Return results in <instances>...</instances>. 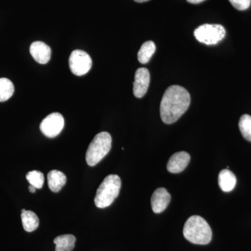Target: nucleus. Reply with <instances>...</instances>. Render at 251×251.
<instances>
[{
	"instance_id": "1",
	"label": "nucleus",
	"mask_w": 251,
	"mask_h": 251,
	"mask_svg": "<svg viewBox=\"0 0 251 251\" xmlns=\"http://www.w3.org/2000/svg\"><path fill=\"white\" fill-rule=\"evenodd\" d=\"M191 96L184 87L172 85L163 94L160 106L162 121L171 125L177 121L189 108Z\"/></svg>"
},
{
	"instance_id": "2",
	"label": "nucleus",
	"mask_w": 251,
	"mask_h": 251,
	"mask_svg": "<svg viewBox=\"0 0 251 251\" xmlns=\"http://www.w3.org/2000/svg\"><path fill=\"white\" fill-rule=\"evenodd\" d=\"M183 234L192 244L206 245L211 242L212 231L205 220L199 216H193L186 221Z\"/></svg>"
},
{
	"instance_id": "3",
	"label": "nucleus",
	"mask_w": 251,
	"mask_h": 251,
	"mask_svg": "<svg viewBox=\"0 0 251 251\" xmlns=\"http://www.w3.org/2000/svg\"><path fill=\"white\" fill-rule=\"evenodd\" d=\"M121 186V179L118 175H110L107 176L97 189L94 198L96 206L103 209L111 205L118 197Z\"/></svg>"
},
{
	"instance_id": "4",
	"label": "nucleus",
	"mask_w": 251,
	"mask_h": 251,
	"mask_svg": "<svg viewBox=\"0 0 251 251\" xmlns=\"http://www.w3.org/2000/svg\"><path fill=\"white\" fill-rule=\"evenodd\" d=\"M112 148L111 135L108 132H101L94 137L86 153V161L90 166H94L106 156Z\"/></svg>"
},
{
	"instance_id": "5",
	"label": "nucleus",
	"mask_w": 251,
	"mask_h": 251,
	"mask_svg": "<svg viewBox=\"0 0 251 251\" xmlns=\"http://www.w3.org/2000/svg\"><path fill=\"white\" fill-rule=\"evenodd\" d=\"M224 26L218 24H204L194 31V36L198 41L206 45H216L226 36Z\"/></svg>"
},
{
	"instance_id": "6",
	"label": "nucleus",
	"mask_w": 251,
	"mask_h": 251,
	"mask_svg": "<svg viewBox=\"0 0 251 251\" xmlns=\"http://www.w3.org/2000/svg\"><path fill=\"white\" fill-rule=\"evenodd\" d=\"M92 60L87 52L80 50L73 51L69 57V67L74 75L82 76L90 72Z\"/></svg>"
},
{
	"instance_id": "7",
	"label": "nucleus",
	"mask_w": 251,
	"mask_h": 251,
	"mask_svg": "<svg viewBox=\"0 0 251 251\" xmlns=\"http://www.w3.org/2000/svg\"><path fill=\"white\" fill-rule=\"evenodd\" d=\"M64 126V117L59 112H53L41 122L40 130L48 138H53L62 132Z\"/></svg>"
},
{
	"instance_id": "8",
	"label": "nucleus",
	"mask_w": 251,
	"mask_h": 251,
	"mask_svg": "<svg viewBox=\"0 0 251 251\" xmlns=\"http://www.w3.org/2000/svg\"><path fill=\"white\" fill-rule=\"evenodd\" d=\"M150 82V74L146 68H140L135 74L133 94L137 98H143L148 92Z\"/></svg>"
},
{
	"instance_id": "9",
	"label": "nucleus",
	"mask_w": 251,
	"mask_h": 251,
	"mask_svg": "<svg viewBox=\"0 0 251 251\" xmlns=\"http://www.w3.org/2000/svg\"><path fill=\"white\" fill-rule=\"evenodd\" d=\"M171 196L164 188H157L151 198V207L153 212L160 214L168 207L171 202Z\"/></svg>"
},
{
	"instance_id": "10",
	"label": "nucleus",
	"mask_w": 251,
	"mask_h": 251,
	"mask_svg": "<svg viewBox=\"0 0 251 251\" xmlns=\"http://www.w3.org/2000/svg\"><path fill=\"white\" fill-rule=\"evenodd\" d=\"M29 52L34 60L39 64H47L50 59V48L42 41L32 43L29 48Z\"/></svg>"
},
{
	"instance_id": "11",
	"label": "nucleus",
	"mask_w": 251,
	"mask_h": 251,
	"mask_svg": "<svg viewBox=\"0 0 251 251\" xmlns=\"http://www.w3.org/2000/svg\"><path fill=\"white\" fill-rule=\"evenodd\" d=\"M191 160L189 153L186 151L175 153L167 164V170L171 173H179L184 171Z\"/></svg>"
},
{
	"instance_id": "12",
	"label": "nucleus",
	"mask_w": 251,
	"mask_h": 251,
	"mask_svg": "<svg viewBox=\"0 0 251 251\" xmlns=\"http://www.w3.org/2000/svg\"><path fill=\"white\" fill-rule=\"evenodd\" d=\"M67 183V176L62 172L52 171L48 174V184L52 192L57 193L62 190Z\"/></svg>"
},
{
	"instance_id": "13",
	"label": "nucleus",
	"mask_w": 251,
	"mask_h": 251,
	"mask_svg": "<svg viewBox=\"0 0 251 251\" xmlns=\"http://www.w3.org/2000/svg\"><path fill=\"white\" fill-rule=\"evenodd\" d=\"M237 179L235 175L229 170H223L219 173V184L220 188L224 192H230L235 187Z\"/></svg>"
},
{
	"instance_id": "14",
	"label": "nucleus",
	"mask_w": 251,
	"mask_h": 251,
	"mask_svg": "<svg viewBox=\"0 0 251 251\" xmlns=\"http://www.w3.org/2000/svg\"><path fill=\"white\" fill-rule=\"evenodd\" d=\"M23 228L26 232H31L36 230L39 226V219L35 213L31 211L22 209L21 213Z\"/></svg>"
},
{
	"instance_id": "15",
	"label": "nucleus",
	"mask_w": 251,
	"mask_h": 251,
	"mask_svg": "<svg viewBox=\"0 0 251 251\" xmlns=\"http://www.w3.org/2000/svg\"><path fill=\"white\" fill-rule=\"evenodd\" d=\"M76 238L72 234H64L54 239L55 251H72L75 247Z\"/></svg>"
},
{
	"instance_id": "16",
	"label": "nucleus",
	"mask_w": 251,
	"mask_h": 251,
	"mask_svg": "<svg viewBox=\"0 0 251 251\" xmlns=\"http://www.w3.org/2000/svg\"><path fill=\"white\" fill-rule=\"evenodd\" d=\"M156 51V45L151 41L144 43L138 51V59L141 64H146L151 59Z\"/></svg>"
},
{
	"instance_id": "17",
	"label": "nucleus",
	"mask_w": 251,
	"mask_h": 251,
	"mask_svg": "<svg viewBox=\"0 0 251 251\" xmlns=\"http://www.w3.org/2000/svg\"><path fill=\"white\" fill-rule=\"evenodd\" d=\"M14 84L6 77L0 78V102L9 100L14 93Z\"/></svg>"
},
{
	"instance_id": "18",
	"label": "nucleus",
	"mask_w": 251,
	"mask_h": 251,
	"mask_svg": "<svg viewBox=\"0 0 251 251\" xmlns=\"http://www.w3.org/2000/svg\"><path fill=\"white\" fill-rule=\"evenodd\" d=\"M239 127L243 137L248 141L251 142V116L242 115L239 120Z\"/></svg>"
},
{
	"instance_id": "19",
	"label": "nucleus",
	"mask_w": 251,
	"mask_h": 251,
	"mask_svg": "<svg viewBox=\"0 0 251 251\" xmlns=\"http://www.w3.org/2000/svg\"><path fill=\"white\" fill-rule=\"evenodd\" d=\"M29 184L35 186L37 189H40L44 184V175L40 171H33L29 172L26 175Z\"/></svg>"
},
{
	"instance_id": "20",
	"label": "nucleus",
	"mask_w": 251,
	"mask_h": 251,
	"mask_svg": "<svg viewBox=\"0 0 251 251\" xmlns=\"http://www.w3.org/2000/svg\"><path fill=\"white\" fill-rule=\"evenodd\" d=\"M229 2L236 9L244 11L250 7L251 0H229Z\"/></svg>"
},
{
	"instance_id": "21",
	"label": "nucleus",
	"mask_w": 251,
	"mask_h": 251,
	"mask_svg": "<svg viewBox=\"0 0 251 251\" xmlns=\"http://www.w3.org/2000/svg\"><path fill=\"white\" fill-rule=\"evenodd\" d=\"M186 1H187L188 3H191V4H198L202 2V1H205V0H186Z\"/></svg>"
},
{
	"instance_id": "22",
	"label": "nucleus",
	"mask_w": 251,
	"mask_h": 251,
	"mask_svg": "<svg viewBox=\"0 0 251 251\" xmlns=\"http://www.w3.org/2000/svg\"><path fill=\"white\" fill-rule=\"evenodd\" d=\"M36 189H37V188H36L35 187V186H32V185H31V184L29 185V192H31L32 193H35Z\"/></svg>"
},
{
	"instance_id": "23",
	"label": "nucleus",
	"mask_w": 251,
	"mask_h": 251,
	"mask_svg": "<svg viewBox=\"0 0 251 251\" xmlns=\"http://www.w3.org/2000/svg\"><path fill=\"white\" fill-rule=\"evenodd\" d=\"M135 1L138 3L146 2V1H150V0H134Z\"/></svg>"
}]
</instances>
